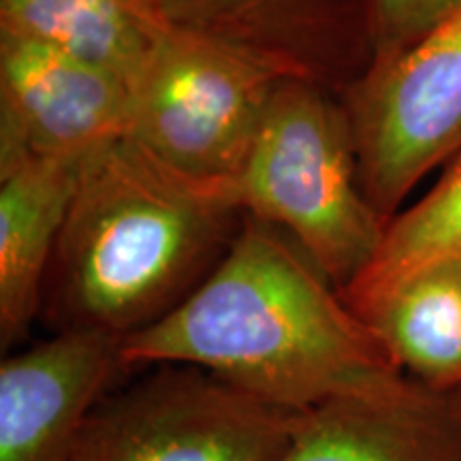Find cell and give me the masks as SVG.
Segmentation results:
<instances>
[{
    "instance_id": "cell-4",
    "label": "cell",
    "mask_w": 461,
    "mask_h": 461,
    "mask_svg": "<svg viewBox=\"0 0 461 461\" xmlns=\"http://www.w3.org/2000/svg\"><path fill=\"white\" fill-rule=\"evenodd\" d=\"M295 62L160 11L152 45L131 84L129 137L190 180L233 184L276 90Z\"/></svg>"
},
{
    "instance_id": "cell-12",
    "label": "cell",
    "mask_w": 461,
    "mask_h": 461,
    "mask_svg": "<svg viewBox=\"0 0 461 461\" xmlns=\"http://www.w3.org/2000/svg\"><path fill=\"white\" fill-rule=\"evenodd\" d=\"M158 17L152 0H0V31L109 68L129 86L146 60Z\"/></svg>"
},
{
    "instance_id": "cell-11",
    "label": "cell",
    "mask_w": 461,
    "mask_h": 461,
    "mask_svg": "<svg viewBox=\"0 0 461 461\" xmlns=\"http://www.w3.org/2000/svg\"><path fill=\"white\" fill-rule=\"evenodd\" d=\"M361 319L406 376L440 393H461V258L412 274Z\"/></svg>"
},
{
    "instance_id": "cell-14",
    "label": "cell",
    "mask_w": 461,
    "mask_h": 461,
    "mask_svg": "<svg viewBox=\"0 0 461 461\" xmlns=\"http://www.w3.org/2000/svg\"><path fill=\"white\" fill-rule=\"evenodd\" d=\"M461 7V0H367L374 62H383L440 24Z\"/></svg>"
},
{
    "instance_id": "cell-8",
    "label": "cell",
    "mask_w": 461,
    "mask_h": 461,
    "mask_svg": "<svg viewBox=\"0 0 461 461\" xmlns=\"http://www.w3.org/2000/svg\"><path fill=\"white\" fill-rule=\"evenodd\" d=\"M124 338L67 330L0 363V461H68L86 420L129 372Z\"/></svg>"
},
{
    "instance_id": "cell-7",
    "label": "cell",
    "mask_w": 461,
    "mask_h": 461,
    "mask_svg": "<svg viewBox=\"0 0 461 461\" xmlns=\"http://www.w3.org/2000/svg\"><path fill=\"white\" fill-rule=\"evenodd\" d=\"M132 95L109 68L0 31V163L86 158L131 132Z\"/></svg>"
},
{
    "instance_id": "cell-6",
    "label": "cell",
    "mask_w": 461,
    "mask_h": 461,
    "mask_svg": "<svg viewBox=\"0 0 461 461\" xmlns=\"http://www.w3.org/2000/svg\"><path fill=\"white\" fill-rule=\"evenodd\" d=\"M361 186L393 221L417 184L461 152V7L357 86L348 112Z\"/></svg>"
},
{
    "instance_id": "cell-9",
    "label": "cell",
    "mask_w": 461,
    "mask_h": 461,
    "mask_svg": "<svg viewBox=\"0 0 461 461\" xmlns=\"http://www.w3.org/2000/svg\"><path fill=\"white\" fill-rule=\"evenodd\" d=\"M278 461H461V393L411 380L303 412Z\"/></svg>"
},
{
    "instance_id": "cell-1",
    "label": "cell",
    "mask_w": 461,
    "mask_h": 461,
    "mask_svg": "<svg viewBox=\"0 0 461 461\" xmlns=\"http://www.w3.org/2000/svg\"><path fill=\"white\" fill-rule=\"evenodd\" d=\"M122 359L129 370L199 367L295 412L412 380L312 261L252 216L177 308L124 338Z\"/></svg>"
},
{
    "instance_id": "cell-13",
    "label": "cell",
    "mask_w": 461,
    "mask_h": 461,
    "mask_svg": "<svg viewBox=\"0 0 461 461\" xmlns=\"http://www.w3.org/2000/svg\"><path fill=\"white\" fill-rule=\"evenodd\" d=\"M461 258V152L440 180L384 227L376 257L339 295L357 316L429 265Z\"/></svg>"
},
{
    "instance_id": "cell-3",
    "label": "cell",
    "mask_w": 461,
    "mask_h": 461,
    "mask_svg": "<svg viewBox=\"0 0 461 461\" xmlns=\"http://www.w3.org/2000/svg\"><path fill=\"white\" fill-rule=\"evenodd\" d=\"M230 186L246 216L286 230L338 291L376 257L387 222L361 186L348 113L302 73L276 90Z\"/></svg>"
},
{
    "instance_id": "cell-2",
    "label": "cell",
    "mask_w": 461,
    "mask_h": 461,
    "mask_svg": "<svg viewBox=\"0 0 461 461\" xmlns=\"http://www.w3.org/2000/svg\"><path fill=\"white\" fill-rule=\"evenodd\" d=\"M240 212L233 186L190 180L131 137L88 154L45 282L51 322L120 338L154 325L216 267Z\"/></svg>"
},
{
    "instance_id": "cell-15",
    "label": "cell",
    "mask_w": 461,
    "mask_h": 461,
    "mask_svg": "<svg viewBox=\"0 0 461 461\" xmlns=\"http://www.w3.org/2000/svg\"><path fill=\"white\" fill-rule=\"evenodd\" d=\"M169 20L177 24L194 26L197 17H210L216 11L224 7H233V5L248 3V0H152Z\"/></svg>"
},
{
    "instance_id": "cell-10",
    "label": "cell",
    "mask_w": 461,
    "mask_h": 461,
    "mask_svg": "<svg viewBox=\"0 0 461 461\" xmlns=\"http://www.w3.org/2000/svg\"><path fill=\"white\" fill-rule=\"evenodd\" d=\"M84 158L20 157L0 163V342L28 336Z\"/></svg>"
},
{
    "instance_id": "cell-5",
    "label": "cell",
    "mask_w": 461,
    "mask_h": 461,
    "mask_svg": "<svg viewBox=\"0 0 461 461\" xmlns=\"http://www.w3.org/2000/svg\"><path fill=\"white\" fill-rule=\"evenodd\" d=\"M190 366L109 393L68 461H278L299 417Z\"/></svg>"
}]
</instances>
